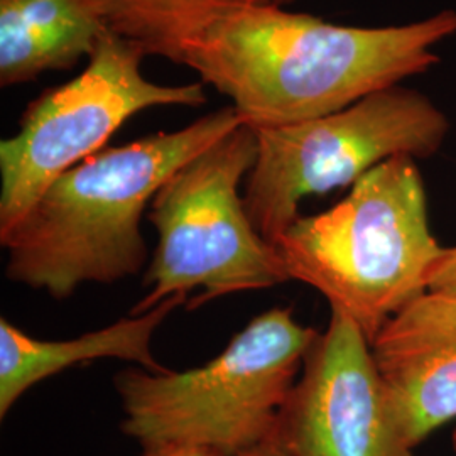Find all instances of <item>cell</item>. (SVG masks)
I'll return each instance as SVG.
<instances>
[{
    "label": "cell",
    "instance_id": "obj_6",
    "mask_svg": "<svg viewBox=\"0 0 456 456\" xmlns=\"http://www.w3.org/2000/svg\"><path fill=\"white\" fill-rule=\"evenodd\" d=\"M257 158L247 176V213L262 237L277 239L299 218L306 196L354 186L387 159L440 151L450 122L423 94L399 85L335 114L254 129Z\"/></svg>",
    "mask_w": 456,
    "mask_h": 456
},
{
    "label": "cell",
    "instance_id": "obj_7",
    "mask_svg": "<svg viewBox=\"0 0 456 456\" xmlns=\"http://www.w3.org/2000/svg\"><path fill=\"white\" fill-rule=\"evenodd\" d=\"M146 51L109 33L82 73L28 107L19 131L0 142V235L26 215L53 181L105 149L118 127L152 107H200L203 83L166 86L141 71Z\"/></svg>",
    "mask_w": 456,
    "mask_h": 456
},
{
    "label": "cell",
    "instance_id": "obj_14",
    "mask_svg": "<svg viewBox=\"0 0 456 456\" xmlns=\"http://www.w3.org/2000/svg\"><path fill=\"white\" fill-rule=\"evenodd\" d=\"M144 456H227L207 446L196 444H166L146 450Z\"/></svg>",
    "mask_w": 456,
    "mask_h": 456
},
{
    "label": "cell",
    "instance_id": "obj_9",
    "mask_svg": "<svg viewBox=\"0 0 456 456\" xmlns=\"http://www.w3.org/2000/svg\"><path fill=\"white\" fill-rule=\"evenodd\" d=\"M186 301L184 296H173L144 314H129L69 340L34 338L0 318V418L4 419L31 387L78 363L117 359L152 374L169 370L154 357L151 340L166 318Z\"/></svg>",
    "mask_w": 456,
    "mask_h": 456
},
{
    "label": "cell",
    "instance_id": "obj_1",
    "mask_svg": "<svg viewBox=\"0 0 456 456\" xmlns=\"http://www.w3.org/2000/svg\"><path fill=\"white\" fill-rule=\"evenodd\" d=\"M456 33L455 11L389 28H350L239 0L183 53L203 83L232 100L252 129L335 114L429 69Z\"/></svg>",
    "mask_w": 456,
    "mask_h": 456
},
{
    "label": "cell",
    "instance_id": "obj_13",
    "mask_svg": "<svg viewBox=\"0 0 456 456\" xmlns=\"http://www.w3.org/2000/svg\"><path fill=\"white\" fill-rule=\"evenodd\" d=\"M456 333V245L443 247L428 274L426 293L392 318L372 342L374 354L436 342Z\"/></svg>",
    "mask_w": 456,
    "mask_h": 456
},
{
    "label": "cell",
    "instance_id": "obj_12",
    "mask_svg": "<svg viewBox=\"0 0 456 456\" xmlns=\"http://www.w3.org/2000/svg\"><path fill=\"white\" fill-rule=\"evenodd\" d=\"M239 0H100L109 31L183 65L184 48Z\"/></svg>",
    "mask_w": 456,
    "mask_h": 456
},
{
    "label": "cell",
    "instance_id": "obj_11",
    "mask_svg": "<svg viewBox=\"0 0 456 456\" xmlns=\"http://www.w3.org/2000/svg\"><path fill=\"white\" fill-rule=\"evenodd\" d=\"M374 357L403 435L414 450L456 419V333Z\"/></svg>",
    "mask_w": 456,
    "mask_h": 456
},
{
    "label": "cell",
    "instance_id": "obj_17",
    "mask_svg": "<svg viewBox=\"0 0 456 456\" xmlns=\"http://www.w3.org/2000/svg\"><path fill=\"white\" fill-rule=\"evenodd\" d=\"M452 441H453V452H455V455H456V428H455V433H453V438H452Z\"/></svg>",
    "mask_w": 456,
    "mask_h": 456
},
{
    "label": "cell",
    "instance_id": "obj_16",
    "mask_svg": "<svg viewBox=\"0 0 456 456\" xmlns=\"http://www.w3.org/2000/svg\"><path fill=\"white\" fill-rule=\"evenodd\" d=\"M277 5H282V4H288V2H293V0H273Z\"/></svg>",
    "mask_w": 456,
    "mask_h": 456
},
{
    "label": "cell",
    "instance_id": "obj_8",
    "mask_svg": "<svg viewBox=\"0 0 456 456\" xmlns=\"http://www.w3.org/2000/svg\"><path fill=\"white\" fill-rule=\"evenodd\" d=\"M271 440L286 456H416L372 345L337 311L303 360Z\"/></svg>",
    "mask_w": 456,
    "mask_h": 456
},
{
    "label": "cell",
    "instance_id": "obj_15",
    "mask_svg": "<svg viewBox=\"0 0 456 456\" xmlns=\"http://www.w3.org/2000/svg\"><path fill=\"white\" fill-rule=\"evenodd\" d=\"M239 456H286L282 453V450L277 446L276 443L273 440L265 441L259 446L250 448L248 452H245L242 455Z\"/></svg>",
    "mask_w": 456,
    "mask_h": 456
},
{
    "label": "cell",
    "instance_id": "obj_5",
    "mask_svg": "<svg viewBox=\"0 0 456 456\" xmlns=\"http://www.w3.org/2000/svg\"><path fill=\"white\" fill-rule=\"evenodd\" d=\"M256 158V131L240 126L164 183L147 213L158 232L147 291L131 314H144L173 296L188 299L196 289L190 310L291 281L276 245L254 227L239 193Z\"/></svg>",
    "mask_w": 456,
    "mask_h": 456
},
{
    "label": "cell",
    "instance_id": "obj_4",
    "mask_svg": "<svg viewBox=\"0 0 456 456\" xmlns=\"http://www.w3.org/2000/svg\"><path fill=\"white\" fill-rule=\"evenodd\" d=\"M320 331L273 308L233 335L212 362L161 374L132 367L115 375L122 431L152 450L196 444L239 456L271 440L277 414Z\"/></svg>",
    "mask_w": 456,
    "mask_h": 456
},
{
    "label": "cell",
    "instance_id": "obj_2",
    "mask_svg": "<svg viewBox=\"0 0 456 456\" xmlns=\"http://www.w3.org/2000/svg\"><path fill=\"white\" fill-rule=\"evenodd\" d=\"M244 126L233 107L188 127L107 147L68 169L0 235L5 277L63 301L88 282L137 276L147 262L141 220L166 181Z\"/></svg>",
    "mask_w": 456,
    "mask_h": 456
},
{
    "label": "cell",
    "instance_id": "obj_3",
    "mask_svg": "<svg viewBox=\"0 0 456 456\" xmlns=\"http://www.w3.org/2000/svg\"><path fill=\"white\" fill-rule=\"evenodd\" d=\"M416 161L395 156L375 166L330 210L299 215L274 244L291 281L316 289L370 345L426 293L443 250Z\"/></svg>",
    "mask_w": 456,
    "mask_h": 456
},
{
    "label": "cell",
    "instance_id": "obj_10",
    "mask_svg": "<svg viewBox=\"0 0 456 456\" xmlns=\"http://www.w3.org/2000/svg\"><path fill=\"white\" fill-rule=\"evenodd\" d=\"M109 33L100 0H0V85L69 69Z\"/></svg>",
    "mask_w": 456,
    "mask_h": 456
}]
</instances>
